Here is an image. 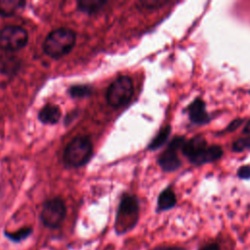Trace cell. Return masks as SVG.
<instances>
[{
  "instance_id": "cell-1",
  "label": "cell",
  "mask_w": 250,
  "mask_h": 250,
  "mask_svg": "<svg viewBox=\"0 0 250 250\" xmlns=\"http://www.w3.org/2000/svg\"><path fill=\"white\" fill-rule=\"evenodd\" d=\"M182 152L190 163L196 166L214 162L223 155V149L220 146H208L205 138L201 135L186 140L182 146Z\"/></svg>"
},
{
  "instance_id": "cell-2",
  "label": "cell",
  "mask_w": 250,
  "mask_h": 250,
  "mask_svg": "<svg viewBox=\"0 0 250 250\" xmlns=\"http://www.w3.org/2000/svg\"><path fill=\"white\" fill-rule=\"evenodd\" d=\"M140 203L135 195L124 193L120 199L114 222L117 234H124L133 229L139 221Z\"/></svg>"
},
{
  "instance_id": "cell-3",
  "label": "cell",
  "mask_w": 250,
  "mask_h": 250,
  "mask_svg": "<svg viewBox=\"0 0 250 250\" xmlns=\"http://www.w3.org/2000/svg\"><path fill=\"white\" fill-rule=\"evenodd\" d=\"M76 34L73 30L61 27L51 31L43 42L44 52L51 58L59 59L67 55L74 47Z\"/></svg>"
},
{
  "instance_id": "cell-4",
  "label": "cell",
  "mask_w": 250,
  "mask_h": 250,
  "mask_svg": "<svg viewBox=\"0 0 250 250\" xmlns=\"http://www.w3.org/2000/svg\"><path fill=\"white\" fill-rule=\"evenodd\" d=\"M93 154V144L89 138L79 136L74 138L63 151V162L67 167L85 165Z\"/></svg>"
},
{
  "instance_id": "cell-5",
  "label": "cell",
  "mask_w": 250,
  "mask_h": 250,
  "mask_svg": "<svg viewBox=\"0 0 250 250\" xmlns=\"http://www.w3.org/2000/svg\"><path fill=\"white\" fill-rule=\"evenodd\" d=\"M134 94L133 81L129 76H120L116 78L108 87L106 92V101L109 105L119 107L126 104Z\"/></svg>"
},
{
  "instance_id": "cell-6",
  "label": "cell",
  "mask_w": 250,
  "mask_h": 250,
  "mask_svg": "<svg viewBox=\"0 0 250 250\" xmlns=\"http://www.w3.org/2000/svg\"><path fill=\"white\" fill-rule=\"evenodd\" d=\"M66 208L61 197H54L44 202L40 213L42 224L49 229H57L63 222Z\"/></svg>"
},
{
  "instance_id": "cell-7",
  "label": "cell",
  "mask_w": 250,
  "mask_h": 250,
  "mask_svg": "<svg viewBox=\"0 0 250 250\" xmlns=\"http://www.w3.org/2000/svg\"><path fill=\"white\" fill-rule=\"evenodd\" d=\"M28 41L27 31L21 26L9 25L0 31V49L16 52L22 49Z\"/></svg>"
},
{
  "instance_id": "cell-8",
  "label": "cell",
  "mask_w": 250,
  "mask_h": 250,
  "mask_svg": "<svg viewBox=\"0 0 250 250\" xmlns=\"http://www.w3.org/2000/svg\"><path fill=\"white\" fill-rule=\"evenodd\" d=\"M186 139L182 136H176L169 143L166 149L160 153L157 158V163L164 172H173L181 166V160L177 151L182 149Z\"/></svg>"
},
{
  "instance_id": "cell-9",
  "label": "cell",
  "mask_w": 250,
  "mask_h": 250,
  "mask_svg": "<svg viewBox=\"0 0 250 250\" xmlns=\"http://www.w3.org/2000/svg\"><path fill=\"white\" fill-rule=\"evenodd\" d=\"M188 114L190 122L195 125H204L211 119L206 110V104L200 98L194 99L188 104Z\"/></svg>"
},
{
  "instance_id": "cell-10",
  "label": "cell",
  "mask_w": 250,
  "mask_h": 250,
  "mask_svg": "<svg viewBox=\"0 0 250 250\" xmlns=\"http://www.w3.org/2000/svg\"><path fill=\"white\" fill-rule=\"evenodd\" d=\"M21 60L18 56L11 53H5L0 55V73L13 76L17 74L21 68Z\"/></svg>"
},
{
  "instance_id": "cell-11",
  "label": "cell",
  "mask_w": 250,
  "mask_h": 250,
  "mask_svg": "<svg viewBox=\"0 0 250 250\" xmlns=\"http://www.w3.org/2000/svg\"><path fill=\"white\" fill-rule=\"evenodd\" d=\"M176 204H177L176 193L171 187H168L165 189H163L158 195L156 211L164 212V211L171 210L176 206Z\"/></svg>"
},
{
  "instance_id": "cell-12",
  "label": "cell",
  "mask_w": 250,
  "mask_h": 250,
  "mask_svg": "<svg viewBox=\"0 0 250 250\" xmlns=\"http://www.w3.org/2000/svg\"><path fill=\"white\" fill-rule=\"evenodd\" d=\"M61 116L62 112L60 107L53 104H46L38 113V119L44 124H56L59 122Z\"/></svg>"
},
{
  "instance_id": "cell-13",
  "label": "cell",
  "mask_w": 250,
  "mask_h": 250,
  "mask_svg": "<svg viewBox=\"0 0 250 250\" xmlns=\"http://www.w3.org/2000/svg\"><path fill=\"white\" fill-rule=\"evenodd\" d=\"M25 1L0 0V16L12 17L25 6Z\"/></svg>"
},
{
  "instance_id": "cell-14",
  "label": "cell",
  "mask_w": 250,
  "mask_h": 250,
  "mask_svg": "<svg viewBox=\"0 0 250 250\" xmlns=\"http://www.w3.org/2000/svg\"><path fill=\"white\" fill-rule=\"evenodd\" d=\"M106 4L104 0H80L77 2V9L88 15L97 14Z\"/></svg>"
},
{
  "instance_id": "cell-15",
  "label": "cell",
  "mask_w": 250,
  "mask_h": 250,
  "mask_svg": "<svg viewBox=\"0 0 250 250\" xmlns=\"http://www.w3.org/2000/svg\"><path fill=\"white\" fill-rule=\"evenodd\" d=\"M170 133H171V127L169 125H166L163 128H161L158 131V133L155 135V137L151 140L147 148L149 150H154V149H157L160 146H162L168 140Z\"/></svg>"
},
{
  "instance_id": "cell-16",
  "label": "cell",
  "mask_w": 250,
  "mask_h": 250,
  "mask_svg": "<svg viewBox=\"0 0 250 250\" xmlns=\"http://www.w3.org/2000/svg\"><path fill=\"white\" fill-rule=\"evenodd\" d=\"M32 231H33V229L31 227H23V228L17 229L16 231H7L6 230L4 232V234L9 240H11L13 242H21V241L26 239L28 236H30Z\"/></svg>"
},
{
  "instance_id": "cell-17",
  "label": "cell",
  "mask_w": 250,
  "mask_h": 250,
  "mask_svg": "<svg viewBox=\"0 0 250 250\" xmlns=\"http://www.w3.org/2000/svg\"><path fill=\"white\" fill-rule=\"evenodd\" d=\"M68 94L72 98H86L91 96L92 88L89 85H73L68 89Z\"/></svg>"
},
{
  "instance_id": "cell-18",
  "label": "cell",
  "mask_w": 250,
  "mask_h": 250,
  "mask_svg": "<svg viewBox=\"0 0 250 250\" xmlns=\"http://www.w3.org/2000/svg\"><path fill=\"white\" fill-rule=\"evenodd\" d=\"M169 1H163V0H146V1H140L138 5L141 8H144L146 10H152V9H158L165 5H167Z\"/></svg>"
},
{
  "instance_id": "cell-19",
  "label": "cell",
  "mask_w": 250,
  "mask_h": 250,
  "mask_svg": "<svg viewBox=\"0 0 250 250\" xmlns=\"http://www.w3.org/2000/svg\"><path fill=\"white\" fill-rule=\"evenodd\" d=\"M232 150L235 152H240L243 151L245 149L250 148V135L241 139L236 140L233 144H232Z\"/></svg>"
},
{
  "instance_id": "cell-20",
  "label": "cell",
  "mask_w": 250,
  "mask_h": 250,
  "mask_svg": "<svg viewBox=\"0 0 250 250\" xmlns=\"http://www.w3.org/2000/svg\"><path fill=\"white\" fill-rule=\"evenodd\" d=\"M197 250H223L222 246L217 241H209L201 244Z\"/></svg>"
},
{
  "instance_id": "cell-21",
  "label": "cell",
  "mask_w": 250,
  "mask_h": 250,
  "mask_svg": "<svg viewBox=\"0 0 250 250\" xmlns=\"http://www.w3.org/2000/svg\"><path fill=\"white\" fill-rule=\"evenodd\" d=\"M149 250H188L185 246L176 245V244H164V245H157Z\"/></svg>"
},
{
  "instance_id": "cell-22",
  "label": "cell",
  "mask_w": 250,
  "mask_h": 250,
  "mask_svg": "<svg viewBox=\"0 0 250 250\" xmlns=\"http://www.w3.org/2000/svg\"><path fill=\"white\" fill-rule=\"evenodd\" d=\"M237 176L242 180L250 179V165H244L237 170Z\"/></svg>"
},
{
  "instance_id": "cell-23",
  "label": "cell",
  "mask_w": 250,
  "mask_h": 250,
  "mask_svg": "<svg viewBox=\"0 0 250 250\" xmlns=\"http://www.w3.org/2000/svg\"><path fill=\"white\" fill-rule=\"evenodd\" d=\"M243 122H244V119L236 118V119H234L233 121H231V122L229 124V126L226 128V131H227V132L234 131V130H236L240 125H242Z\"/></svg>"
},
{
  "instance_id": "cell-24",
  "label": "cell",
  "mask_w": 250,
  "mask_h": 250,
  "mask_svg": "<svg viewBox=\"0 0 250 250\" xmlns=\"http://www.w3.org/2000/svg\"><path fill=\"white\" fill-rule=\"evenodd\" d=\"M243 133L244 134H250V120L246 123L244 129H243Z\"/></svg>"
}]
</instances>
